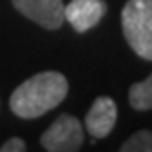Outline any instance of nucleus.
I'll use <instances>...</instances> for the list:
<instances>
[{
	"label": "nucleus",
	"mask_w": 152,
	"mask_h": 152,
	"mask_svg": "<svg viewBox=\"0 0 152 152\" xmlns=\"http://www.w3.org/2000/svg\"><path fill=\"white\" fill-rule=\"evenodd\" d=\"M68 94V81L59 72H40L11 94L9 108L22 119H35L61 104Z\"/></svg>",
	"instance_id": "obj_1"
},
{
	"label": "nucleus",
	"mask_w": 152,
	"mask_h": 152,
	"mask_svg": "<svg viewBox=\"0 0 152 152\" xmlns=\"http://www.w3.org/2000/svg\"><path fill=\"white\" fill-rule=\"evenodd\" d=\"M13 6L26 18L46 29H59L64 22L62 0H13Z\"/></svg>",
	"instance_id": "obj_4"
},
{
	"label": "nucleus",
	"mask_w": 152,
	"mask_h": 152,
	"mask_svg": "<svg viewBox=\"0 0 152 152\" xmlns=\"http://www.w3.org/2000/svg\"><path fill=\"white\" fill-rule=\"evenodd\" d=\"M117 119V106L110 97H97L86 114L84 125L94 139L106 137L112 132Z\"/></svg>",
	"instance_id": "obj_6"
},
{
	"label": "nucleus",
	"mask_w": 152,
	"mask_h": 152,
	"mask_svg": "<svg viewBox=\"0 0 152 152\" xmlns=\"http://www.w3.org/2000/svg\"><path fill=\"white\" fill-rule=\"evenodd\" d=\"M106 13V4L103 0H72L64 7V20H68L75 31H88Z\"/></svg>",
	"instance_id": "obj_5"
},
{
	"label": "nucleus",
	"mask_w": 152,
	"mask_h": 152,
	"mask_svg": "<svg viewBox=\"0 0 152 152\" xmlns=\"http://www.w3.org/2000/svg\"><path fill=\"white\" fill-rule=\"evenodd\" d=\"M83 125L77 117L62 114L40 137V145L50 152H75L83 145Z\"/></svg>",
	"instance_id": "obj_3"
},
{
	"label": "nucleus",
	"mask_w": 152,
	"mask_h": 152,
	"mask_svg": "<svg viewBox=\"0 0 152 152\" xmlns=\"http://www.w3.org/2000/svg\"><path fill=\"white\" fill-rule=\"evenodd\" d=\"M121 22L128 46L139 57L152 61V0H128Z\"/></svg>",
	"instance_id": "obj_2"
},
{
	"label": "nucleus",
	"mask_w": 152,
	"mask_h": 152,
	"mask_svg": "<svg viewBox=\"0 0 152 152\" xmlns=\"http://www.w3.org/2000/svg\"><path fill=\"white\" fill-rule=\"evenodd\" d=\"M121 152H152V132L139 130L121 145Z\"/></svg>",
	"instance_id": "obj_8"
},
{
	"label": "nucleus",
	"mask_w": 152,
	"mask_h": 152,
	"mask_svg": "<svg viewBox=\"0 0 152 152\" xmlns=\"http://www.w3.org/2000/svg\"><path fill=\"white\" fill-rule=\"evenodd\" d=\"M128 101L136 110H150L152 108V75L143 83H136L130 86Z\"/></svg>",
	"instance_id": "obj_7"
},
{
	"label": "nucleus",
	"mask_w": 152,
	"mask_h": 152,
	"mask_svg": "<svg viewBox=\"0 0 152 152\" xmlns=\"http://www.w3.org/2000/svg\"><path fill=\"white\" fill-rule=\"evenodd\" d=\"M24 150H26V143L20 137H11L0 147V152H24Z\"/></svg>",
	"instance_id": "obj_9"
}]
</instances>
